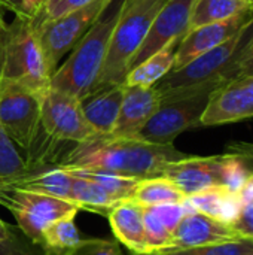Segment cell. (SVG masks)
I'll return each instance as SVG.
<instances>
[{
	"mask_svg": "<svg viewBox=\"0 0 253 255\" xmlns=\"http://www.w3.org/2000/svg\"><path fill=\"white\" fill-rule=\"evenodd\" d=\"M185 157L188 154L180 152L173 145L95 136L84 143H75L58 166L106 170L137 179H149L161 176L167 164Z\"/></svg>",
	"mask_w": 253,
	"mask_h": 255,
	"instance_id": "obj_1",
	"label": "cell"
},
{
	"mask_svg": "<svg viewBox=\"0 0 253 255\" xmlns=\"http://www.w3.org/2000/svg\"><path fill=\"white\" fill-rule=\"evenodd\" d=\"M124 0H112L91 28L73 46L67 60L51 75L49 88L85 99L100 72L107 54L109 40L119 18Z\"/></svg>",
	"mask_w": 253,
	"mask_h": 255,
	"instance_id": "obj_2",
	"label": "cell"
},
{
	"mask_svg": "<svg viewBox=\"0 0 253 255\" xmlns=\"http://www.w3.org/2000/svg\"><path fill=\"white\" fill-rule=\"evenodd\" d=\"M253 39V21L222 45L198 55L180 69L170 70L154 87L160 103L191 96L209 82H230L236 79L239 63Z\"/></svg>",
	"mask_w": 253,
	"mask_h": 255,
	"instance_id": "obj_3",
	"label": "cell"
},
{
	"mask_svg": "<svg viewBox=\"0 0 253 255\" xmlns=\"http://www.w3.org/2000/svg\"><path fill=\"white\" fill-rule=\"evenodd\" d=\"M166 3L167 0H124L101 72L91 93L125 84L130 61L142 46L152 21Z\"/></svg>",
	"mask_w": 253,
	"mask_h": 255,
	"instance_id": "obj_4",
	"label": "cell"
},
{
	"mask_svg": "<svg viewBox=\"0 0 253 255\" xmlns=\"http://www.w3.org/2000/svg\"><path fill=\"white\" fill-rule=\"evenodd\" d=\"M49 79L33 18L15 16L0 49V84H16L43 96Z\"/></svg>",
	"mask_w": 253,
	"mask_h": 255,
	"instance_id": "obj_5",
	"label": "cell"
},
{
	"mask_svg": "<svg viewBox=\"0 0 253 255\" xmlns=\"http://www.w3.org/2000/svg\"><path fill=\"white\" fill-rule=\"evenodd\" d=\"M227 82H209L191 96L160 103L158 109L148 120L136 139L157 145H173L174 139L194 127H200L201 117L215 90Z\"/></svg>",
	"mask_w": 253,
	"mask_h": 255,
	"instance_id": "obj_6",
	"label": "cell"
},
{
	"mask_svg": "<svg viewBox=\"0 0 253 255\" xmlns=\"http://www.w3.org/2000/svg\"><path fill=\"white\" fill-rule=\"evenodd\" d=\"M0 205L12 212L18 229L36 245L51 224L66 217H76L79 212V208L69 200L16 188H7Z\"/></svg>",
	"mask_w": 253,
	"mask_h": 255,
	"instance_id": "obj_7",
	"label": "cell"
},
{
	"mask_svg": "<svg viewBox=\"0 0 253 255\" xmlns=\"http://www.w3.org/2000/svg\"><path fill=\"white\" fill-rule=\"evenodd\" d=\"M110 1L112 0H94L81 9L36 27L49 75L57 70L61 60L91 28Z\"/></svg>",
	"mask_w": 253,
	"mask_h": 255,
	"instance_id": "obj_8",
	"label": "cell"
},
{
	"mask_svg": "<svg viewBox=\"0 0 253 255\" xmlns=\"http://www.w3.org/2000/svg\"><path fill=\"white\" fill-rule=\"evenodd\" d=\"M40 112L42 96L16 84H0V126L27 152L42 131Z\"/></svg>",
	"mask_w": 253,
	"mask_h": 255,
	"instance_id": "obj_9",
	"label": "cell"
},
{
	"mask_svg": "<svg viewBox=\"0 0 253 255\" xmlns=\"http://www.w3.org/2000/svg\"><path fill=\"white\" fill-rule=\"evenodd\" d=\"M40 124L51 139L60 142L84 143L97 136L85 120L81 100L52 88L42 96Z\"/></svg>",
	"mask_w": 253,
	"mask_h": 255,
	"instance_id": "obj_10",
	"label": "cell"
},
{
	"mask_svg": "<svg viewBox=\"0 0 253 255\" xmlns=\"http://www.w3.org/2000/svg\"><path fill=\"white\" fill-rule=\"evenodd\" d=\"M253 118V75L236 78L215 90L200 127L239 123Z\"/></svg>",
	"mask_w": 253,
	"mask_h": 255,
	"instance_id": "obj_11",
	"label": "cell"
},
{
	"mask_svg": "<svg viewBox=\"0 0 253 255\" xmlns=\"http://www.w3.org/2000/svg\"><path fill=\"white\" fill-rule=\"evenodd\" d=\"M253 21V7L242 10L228 19L206 24L189 30L179 42L174 57V66L171 70L180 69L188 64L198 55L222 45L224 42L234 37L245 27H248Z\"/></svg>",
	"mask_w": 253,
	"mask_h": 255,
	"instance_id": "obj_12",
	"label": "cell"
},
{
	"mask_svg": "<svg viewBox=\"0 0 253 255\" xmlns=\"http://www.w3.org/2000/svg\"><path fill=\"white\" fill-rule=\"evenodd\" d=\"M192 3L194 0H167L152 21L142 46L130 61V69L157 54L169 43L180 40L188 33Z\"/></svg>",
	"mask_w": 253,
	"mask_h": 255,
	"instance_id": "obj_13",
	"label": "cell"
},
{
	"mask_svg": "<svg viewBox=\"0 0 253 255\" xmlns=\"http://www.w3.org/2000/svg\"><path fill=\"white\" fill-rule=\"evenodd\" d=\"M222 155L185 157L167 164L163 170L164 178L170 179L186 197L206 188L221 185Z\"/></svg>",
	"mask_w": 253,
	"mask_h": 255,
	"instance_id": "obj_14",
	"label": "cell"
},
{
	"mask_svg": "<svg viewBox=\"0 0 253 255\" xmlns=\"http://www.w3.org/2000/svg\"><path fill=\"white\" fill-rule=\"evenodd\" d=\"M242 238L231 226L200 212L186 214L171 233V244L167 251L188 250L234 241Z\"/></svg>",
	"mask_w": 253,
	"mask_h": 255,
	"instance_id": "obj_15",
	"label": "cell"
},
{
	"mask_svg": "<svg viewBox=\"0 0 253 255\" xmlns=\"http://www.w3.org/2000/svg\"><path fill=\"white\" fill-rule=\"evenodd\" d=\"M160 106V94L155 87L125 85L124 99L115 128L109 137L136 139L148 120Z\"/></svg>",
	"mask_w": 253,
	"mask_h": 255,
	"instance_id": "obj_16",
	"label": "cell"
},
{
	"mask_svg": "<svg viewBox=\"0 0 253 255\" xmlns=\"http://www.w3.org/2000/svg\"><path fill=\"white\" fill-rule=\"evenodd\" d=\"M112 232L119 244L133 254H151L143 224V209L131 200L116 205L107 215Z\"/></svg>",
	"mask_w": 253,
	"mask_h": 255,
	"instance_id": "obj_17",
	"label": "cell"
},
{
	"mask_svg": "<svg viewBox=\"0 0 253 255\" xmlns=\"http://www.w3.org/2000/svg\"><path fill=\"white\" fill-rule=\"evenodd\" d=\"M124 85H112L98 91L88 94L81 100L85 120L95 131L97 136H110L116 120L119 117L122 99H124Z\"/></svg>",
	"mask_w": 253,
	"mask_h": 255,
	"instance_id": "obj_18",
	"label": "cell"
},
{
	"mask_svg": "<svg viewBox=\"0 0 253 255\" xmlns=\"http://www.w3.org/2000/svg\"><path fill=\"white\" fill-rule=\"evenodd\" d=\"M72 184H73V176L64 167L42 166V167L31 169L25 176L19 178L12 185H9V188L40 193L70 202Z\"/></svg>",
	"mask_w": 253,
	"mask_h": 255,
	"instance_id": "obj_19",
	"label": "cell"
},
{
	"mask_svg": "<svg viewBox=\"0 0 253 255\" xmlns=\"http://www.w3.org/2000/svg\"><path fill=\"white\" fill-rule=\"evenodd\" d=\"M180 40H174L169 43L166 48L151 55L140 64L130 69L125 76V85H137V87H154L158 84L174 66L176 49Z\"/></svg>",
	"mask_w": 253,
	"mask_h": 255,
	"instance_id": "obj_20",
	"label": "cell"
},
{
	"mask_svg": "<svg viewBox=\"0 0 253 255\" xmlns=\"http://www.w3.org/2000/svg\"><path fill=\"white\" fill-rule=\"evenodd\" d=\"M75 217H66L51 224L42 235L37 247L42 255H75L82 244Z\"/></svg>",
	"mask_w": 253,
	"mask_h": 255,
	"instance_id": "obj_21",
	"label": "cell"
},
{
	"mask_svg": "<svg viewBox=\"0 0 253 255\" xmlns=\"http://www.w3.org/2000/svg\"><path fill=\"white\" fill-rule=\"evenodd\" d=\"M72 176H73V184H72L70 202L75 203L79 208V211H88V212H94V214L107 217L109 212L116 205H119V202L113 200L94 181L79 176V175H75V173H72Z\"/></svg>",
	"mask_w": 253,
	"mask_h": 255,
	"instance_id": "obj_22",
	"label": "cell"
},
{
	"mask_svg": "<svg viewBox=\"0 0 253 255\" xmlns=\"http://www.w3.org/2000/svg\"><path fill=\"white\" fill-rule=\"evenodd\" d=\"M185 199L186 196L170 179L157 176L139 181L130 200L142 208H149L164 203H182Z\"/></svg>",
	"mask_w": 253,
	"mask_h": 255,
	"instance_id": "obj_23",
	"label": "cell"
},
{
	"mask_svg": "<svg viewBox=\"0 0 253 255\" xmlns=\"http://www.w3.org/2000/svg\"><path fill=\"white\" fill-rule=\"evenodd\" d=\"M251 7H253L252 4L243 0H194L188 31L206 24L228 19L230 16Z\"/></svg>",
	"mask_w": 253,
	"mask_h": 255,
	"instance_id": "obj_24",
	"label": "cell"
},
{
	"mask_svg": "<svg viewBox=\"0 0 253 255\" xmlns=\"http://www.w3.org/2000/svg\"><path fill=\"white\" fill-rule=\"evenodd\" d=\"M63 167V166H61ZM66 170L88 178L91 181H94L95 184H98L113 200L116 202H127L133 197V193L139 184L137 178H131V176H124V175H118L113 172H106V170H95V169H78V167H64Z\"/></svg>",
	"mask_w": 253,
	"mask_h": 255,
	"instance_id": "obj_25",
	"label": "cell"
},
{
	"mask_svg": "<svg viewBox=\"0 0 253 255\" xmlns=\"http://www.w3.org/2000/svg\"><path fill=\"white\" fill-rule=\"evenodd\" d=\"M31 170L27 160L16 149V143L6 134L0 126V182L7 188Z\"/></svg>",
	"mask_w": 253,
	"mask_h": 255,
	"instance_id": "obj_26",
	"label": "cell"
},
{
	"mask_svg": "<svg viewBox=\"0 0 253 255\" xmlns=\"http://www.w3.org/2000/svg\"><path fill=\"white\" fill-rule=\"evenodd\" d=\"M228 190L222 185H215L210 188H206L197 194H192L183 200L185 206L191 212H200L203 215H207L210 218H215L219 221L222 206L225 203V199L228 196Z\"/></svg>",
	"mask_w": 253,
	"mask_h": 255,
	"instance_id": "obj_27",
	"label": "cell"
},
{
	"mask_svg": "<svg viewBox=\"0 0 253 255\" xmlns=\"http://www.w3.org/2000/svg\"><path fill=\"white\" fill-rule=\"evenodd\" d=\"M253 254V239L239 238L234 241H227L221 244L188 248V250H174V251H161L154 255H251Z\"/></svg>",
	"mask_w": 253,
	"mask_h": 255,
	"instance_id": "obj_28",
	"label": "cell"
},
{
	"mask_svg": "<svg viewBox=\"0 0 253 255\" xmlns=\"http://www.w3.org/2000/svg\"><path fill=\"white\" fill-rule=\"evenodd\" d=\"M253 176V172L246 163L236 154H222L221 166V185L231 193H239L242 187Z\"/></svg>",
	"mask_w": 253,
	"mask_h": 255,
	"instance_id": "obj_29",
	"label": "cell"
},
{
	"mask_svg": "<svg viewBox=\"0 0 253 255\" xmlns=\"http://www.w3.org/2000/svg\"><path fill=\"white\" fill-rule=\"evenodd\" d=\"M142 209H143V224H145V232L151 248V254L167 251L171 244V233L164 227V224L152 212L151 208H142Z\"/></svg>",
	"mask_w": 253,
	"mask_h": 255,
	"instance_id": "obj_30",
	"label": "cell"
},
{
	"mask_svg": "<svg viewBox=\"0 0 253 255\" xmlns=\"http://www.w3.org/2000/svg\"><path fill=\"white\" fill-rule=\"evenodd\" d=\"M91 1H94V0H45L39 9V12L33 16V21L37 27L45 22L54 21L69 12L81 9L84 6L89 4Z\"/></svg>",
	"mask_w": 253,
	"mask_h": 255,
	"instance_id": "obj_31",
	"label": "cell"
},
{
	"mask_svg": "<svg viewBox=\"0 0 253 255\" xmlns=\"http://www.w3.org/2000/svg\"><path fill=\"white\" fill-rule=\"evenodd\" d=\"M0 255H40L37 251V245L33 244L25 235L15 229L12 230L10 236L0 244Z\"/></svg>",
	"mask_w": 253,
	"mask_h": 255,
	"instance_id": "obj_32",
	"label": "cell"
},
{
	"mask_svg": "<svg viewBox=\"0 0 253 255\" xmlns=\"http://www.w3.org/2000/svg\"><path fill=\"white\" fill-rule=\"evenodd\" d=\"M149 208L160 218V221L164 224V227L170 233H173L176 227L179 226V223L182 221V218L186 214H189L183 202L182 203H164V205H157V206H149Z\"/></svg>",
	"mask_w": 253,
	"mask_h": 255,
	"instance_id": "obj_33",
	"label": "cell"
},
{
	"mask_svg": "<svg viewBox=\"0 0 253 255\" xmlns=\"http://www.w3.org/2000/svg\"><path fill=\"white\" fill-rule=\"evenodd\" d=\"M75 255H125L122 253L119 242L112 239H97V238H88L84 239L81 247ZM130 255H137L131 254Z\"/></svg>",
	"mask_w": 253,
	"mask_h": 255,
	"instance_id": "obj_34",
	"label": "cell"
},
{
	"mask_svg": "<svg viewBox=\"0 0 253 255\" xmlns=\"http://www.w3.org/2000/svg\"><path fill=\"white\" fill-rule=\"evenodd\" d=\"M242 238L253 239V202L243 206L239 218L231 226Z\"/></svg>",
	"mask_w": 253,
	"mask_h": 255,
	"instance_id": "obj_35",
	"label": "cell"
},
{
	"mask_svg": "<svg viewBox=\"0 0 253 255\" xmlns=\"http://www.w3.org/2000/svg\"><path fill=\"white\" fill-rule=\"evenodd\" d=\"M228 152L239 155L246 163V166L253 172V143L233 142L231 145H228Z\"/></svg>",
	"mask_w": 253,
	"mask_h": 255,
	"instance_id": "obj_36",
	"label": "cell"
},
{
	"mask_svg": "<svg viewBox=\"0 0 253 255\" xmlns=\"http://www.w3.org/2000/svg\"><path fill=\"white\" fill-rule=\"evenodd\" d=\"M248 75H253V39L251 40L249 46L246 48L239 67L236 70V78H242V76H248Z\"/></svg>",
	"mask_w": 253,
	"mask_h": 255,
	"instance_id": "obj_37",
	"label": "cell"
},
{
	"mask_svg": "<svg viewBox=\"0 0 253 255\" xmlns=\"http://www.w3.org/2000/svg\"><path fill=\"white\" fill-rule=\"evenodd\" d=\"M43 1L45 0H24V3H22V15L21 16L33 18L39 12V9L43 4Z\"/></svg>",
	"mask_w": 253,
	"mask_h": 255,
	"instance_id": "obj_38",
	"label": "cell"
},
{
	"mask_svg": "<svg viewBox=\"0 0 253 255\" xmlns=\"http://www.w3.org/2000/svg\"><path fill=\"white\" fill-rule=\"evenodd\" d=\"M239 194V197H240V200H242V203H243V206L245 205H248V203H252L253 202V176L242 187V190L237 193Z\"/></svg>",
	"mask_w": 253,
	"mask_h": 255,
	"instance_id": "obj_39",
	"label": "cell"
},
{
	"mask_svg": "<svg viewBox=\"0 0 253 255\" xmlns=\"http://www.w3.org/2000/svg\"><path fill=\"white\" fill-rule=\"evenodd\" d=\"M22 3L24 0H0V4L4 7V10L13 12L15 16L22 15Z\"/></svg>",
	"mask_w": 253,
	"mask_h": 255,
	"instance_id": "obj_40",
	"label": "cell"
},
{
	"mask_svg": "<svg viewBox=\"0 0 253 255\" xmlns=\"http://www.w3.org/2000/svg\"><path fill=\"white\" fill-rule=\"evenodd\" d=\"M7 21H6V12H4V7L0 4V49H1V43H3V39L6 36V31H7Z\"/></svg>",
	"mask_w": 253,
	"mask_h": 255,
	"instance_id": "obj_41",
	"label": "cell"
},
{
	"mask_svg": "<svg viewBox=\"0 0 253 255\" xmlns=\"http://www.w3.org/2000/svg\"><path fill=\"white\" fill-rule=\"evenodd\" d=\"M12 230H13V227L9 226V224H6V223L0 218V244L4 242V241L10 236Z\"/></svg>",
	"mask_w": 253,
	"mask_h": 255,
	"instance_id": "obj_42",
	"label": "cell"
},
{
	"mask_svg": "<svg viewBox=\"0 0 253 255\" xmlns=\"http://www.w3.org/2000/svg\"><path fill=\"white\" fill-rule=\"evenodd\" d=\"M6 191H7V187H6L3 182H0V203H1V200H3V196H4Z\"/></svg>",
	"mask_w": 253,
	"mask_h": 255,
	"instance_id": "obj_43",
	"label": "cell"
},
{
	"mask_svg": "<svg viewBox=\"0 0 253 255\" xmlns=\"http://www.w3.org/2000/svg\"><path fill=\"white\" fill-rule=\"evenodd\" d=\"M243 1H246V3H249V4H252L253 6V0H243Z\"/></svg>",
	"mask_w": 253,
	"mask_h": 255,
	"instance_id": "obj_44",
	"label": "cell"
},
{
	"mask_svg": "<svg viewBox=\"0 0 253 255\" xmlns=\"http://www.w3.org/2000/svg\"><path fill=\"white\" fill-rule=\"evenodd\" d=\"M146 255H154V254H146Z\"/></svg>",
	"mask_w": 253,
	"mask_h": 255,
	"instance_id": "obj_45",
	"label": "cell"
},
{
	"mask_svg": "<svg viewBox=\"0 0 253 255\" xmlns=\"http://www.w3.org/2000/svg\"><path fill=\"white\" fill-rule=\"evenodd\" d=\"M251 255H253V254H251Z\"/></svg>",
	"mask_w": 253,
	"mask_h": 255,
	"instance_id": "obj_46",
	"label": "cell"
}]
</instances>
